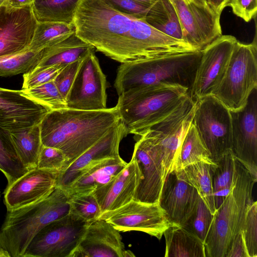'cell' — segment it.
<instances>
[{"label":"cell","mask_w":257,"mask_h":257,"mask_svg":"<svg viewBox=\"0 0 257 257\" xmlns=\"http://www.w3.org/2000/svg\"><path fill=\"white\" fill-rule=\"evenodd\" d=\"M88 224L70 213L49 223L34 236L23 257H70Z\"/></svg>","instance_id":"9c48e42d"},{"label":"cell","mask_w":257,"mask_h":257,"mask_svg":"<svg viewBox=\"0 0 257 257\" xmlns=\"http://www.w3.org/2000/svg\"><path fill=\"white\" fill-rule=\"evenodd\" d=\"M178 84L163 83L127 91L115 105L127 134L142 136L174 111L189 95Z\"/></svg>","instance_id":"277c9868"},{"label":"cell","mask_w":257,"mask_h":257,"mask_svg":"<svg viewBox=\"0 0 257 257\" xmlns=\"http://www.w3.org/2000/svg\"><path fill=\"white\" fill-rule=\"evenodd\" d=\"M141 179L139 164L132 157L111 181L94 190L101 214L117 209L133 200Z\"/></svg>","instance_id":"7402d4cb"},{"label":"cell","mask_w":257,"mask_h":257,"mask_svg":"<svg viewBox=\"0 0 257 257\" xmlns=\"http://www.w3.org/2000/svg\"><path fill=\"white\" fill-rule=\"evenodd\" d=\"M201 51L163 54L121 63L114 86L119 95L132 89L163 83L178 84L190 91Z\"/></svg>","instance_id":"3957f363"},{"label":"cell","mask_w":257,"mask_h":257,"mask_svg":"<svg viewBox=\"0 0 257 257\" xmlns=\"http://www.w3.org/2000/svg\"><path fill=\"white\" fill-rule=\"evenodd\" d=\"M163 235L165 257H206L204 243L183 227L171 224Z\"/></svg>","instance_id":"d4e9b609"},{"label":"cell","mask_w":257,"mask_h":257,"mask_svg":"<svg viewBox=\"0 0 257 257\" xmlns=\"http://www.w3.org/2000/svg\"><path fill=\"white\" fill-rule=\"evenodd\" d=\"M257 88V45L237 41L220 84L212 95L230 111L243 108L253 89Z\"/></svg>","instance_id":"52a82bcc"},{"label":"cell","mask_w":257,"mask_h":257,"mask_svg":"<svg viewBox=\"0 0 257 257\" xmlns=\"http://www.w3.org/2000/svg\"><path fill=\"white\" fill-rule=\"evenodd\" d=\"M102 219L120 231H139L160 239L172 224L158 203L135 200L115 210L101 214Z\"/></svg>","instance_id":"4fadbf2b"},{"label":"cell","mask_w":257,"mask_h":257,"mask_svg":"<svg viewBox=\"0 0 257 257\" xmlns=\"http://www.w3.org/2000/svg\"><path fill=\"white\" fill-rule=\"evenodd\" d=\"M177 13L181 27L183 40L194 49L204 47L192 13L185 0H169Z\"/></svg>","instance_id":"d590c367"},{"label":"cell","mask_w":257,"mask_h":257,"mask_svg":"<svg viewBox=\"0 0 257 257\" xmlns=\"http://www.w3.org/2000/svg\"><path fill=\"white\" fill-rule=\"evenodd\" d=\"M126 164L120 156L103 160L82 173L66 191L68 193L94 191L111 181Z\"/></svg>","instance_id":"cb8c5ba5"},{"label":"cell","mask_w":257,"mask_h":257,"mask_svg":"<svg viewBox=\"0 0 257 257\" xmlns=\"http://www.w3.org/2000/svg\"><path fill=\"white\" fill-rule=\"evenodd\" d=\"M1 193V192H0ZM0 198H1V194H0Z\"/></svg>","instance_id":"db71d44e"},{"label":"cell","mask_w":257,"mask_h":257,"mask_svg":"<svg viewBox=\"0 0 257 257\" xmlns=\"http://www.w3.org/2000/svg\"><path fill=\"white\" fill-rule=\"evenodd\" d=\"M213 217V214L199 196L194 209L180 226L197 236L204 243Z\"/></svg>","instance_id":"74e56055"},{"label":"cell","mask_w":257,"mask_h":257,"mask_svg":"<svg viewBox=\"0 0 257 257\" xmlns=\"http://www.w3.org/2000/svg\"><path fill=\"white\" fill-rule=\"evenodd\" d=\"M9 0H0V6L3 5L7 4Z\"/></svg>","instance_id":"f907efd6"},{"label":"cell","mask_w":257,"mask_h":257,"mask_svg":"<svg viewBox=\"0 0 257 257\" xmlns=\"http://www.w3.org/2000/svg\"><path fill=\"white\" fill-rule=\"evenodd\" d=\"M75 32L73 24L38 22L29 49L41 50L66 38Z\"/></svg>","instance_id":"d6a6232c"},{"label":"cell","mask_w":257,"mask_h":257,"mask_svg":"<svg viewBox=\"0 0 257 257\" xmlns=\"http://www.w3.org/2000/svg\"><path fill=\"white\" fill-rule=\"evenodd\" d=\"M127 135L120 120L66 169L59 172L56 187L66 190L79 176L90 167L105 159L120 156L119 144Z\"/></svg>","instance_id":"ac0fdd59"},{"label":"cell","mask_w":257,"mask_h":257,"mask_svg":"<svg viewBox=\"0 0 257 257\" xmlns=\"http://www.w3.org/2000/svg\"><path fill=\"white\" fill-rule=\"evenodd\" d=\"M58 172L36 168L6 187L4 202L11 210L40 201L56 187Z\"/></svg>","instance_id":"d6986e66"},{"label":"cell","mask_w":257,"mask_h":257,"mask_svg":"<svg viewBox=\"0 0 257 257\" xmlns=\"http://www.w3.org/2000/svg\"><path fill=\"white\" fill-rule=\"evenodd\" d=\"M68 194L70 214L88 223L99 218L101 211L94 191H83Z\"/></svg>","instance_id":"836d02e7"},{"label":"cell","mask_w":257,"mask_h":257,"mask_svg":"<svg viewBox=\"0 0 257 257\" xmlns=\"http://www.w3.org/2000/svg\"><path fill=\"white\" fill-rule=\"evenodd\" d=\"M95 51L93 46L81 40L75 32L60 42L44 48L41 59L34 69L53 65L66 66L83 59Z\"/></svg>","instance_id":"603a6c76"},{"label":"cell","mask_w":257,"mask_h":257,"mask_svg":"<svg viewBox=\"0 0 257 257\" xmlns=\"http://www.w3.org/2000/svg\"><path fill=\"white\" fill-rule=\"evenodd\" d=\"M38 22L32 5L17 8L0 6V58L29 49Z\"/></svg>","instance_id":"9a60e30c"},{"label":"cell","mask_w":257,"mask_h":257,"mask_svg":"<svg viewBox=\"0 0 257 257\" xmlns=\"http://www.w3.org/2000/svg\"><path fill=\"white\" fill-rule=\"evenodd\" d=\"M82 60L75 61L64 67L54 80L57 88L65 101Z\"/></svg>","instance_id":"b9f144b4"},{"label":"cell","mask_w":257,"mask_h":257,"mask_svg":"<svg viewBox=\"0 0 257 257\" xmlns=\"http://www.w3.org/2000/svg\"><path fill=\"white\" fill-rule=\"evenodd\" d=\"M191 123L214 163L231 150L230 111L213 95L196 101Z\"/></svg>","instance_id":"ba28073f"},{"label":"cell","mask_w":257,"mask_h":257,"mask_svg":"<svg viewBox=\"0 0 257 257\" xmlns=\"http://www.w3.org/2000/svg\"><path fill=\"white\" fill-rule=\"evenodd\" d=\"M199 1L203 3H204V4H207V0H198Z\"/></svg>","instance_id":"816d5d0a"},{"label":"cell","mask_w":257,"mask_h":257,"mask_svg":"<svg viewBox=\"0 0 257 257\" xmlns=\"http://www.w3.org/2000/svg\"><path fill=\"white\" fill-rule=\"evenodd\" d=\"M69 194L56 187L45 199L38 202L7 210L0 228V246L11 257H23L34 236L49 223L70 212Z\"/></svg>","instance_id":"5b68a950"},{"label":"cell","mask_w":257,"mask_h":257,"mask_svg":"<svg viewBox=\"0 0 257 257\" xmlns=\"http://www.w3.org/2000/svg\"><path fill=\"white\" fill-rule=\"evenodd\" d=\"M241 232L248 257L257 256V202L248 206L244 219Z\"/></svg>","instance_id":"f35d334b"},{"label":"cell","mask_w":257,"mask_h":257,"mask_svg":"<svg viewBox=\"0 0 257 257\" xmlns=\"http://www.w3.org/2000/svg\"><path fill=\"white\" fill-rule=\"evenodd\" d=\"M230 111L231 151L257 181V88L250 93L243 108Z\"/></svg>","instance_id":"5bb4252c"},{"label":"cell","mask_w":257,"mask_h":257,"mask_svg":"<svg viewBox=\"0 0 257 257\" xmlns=\"http://www.w3.org/2000/svg\"><path fill=\"white\" fill-rule=\"evenodd\" d=\"M141 3L145 4L149 6H152L158 0H136Z\"/></svg>","instance_id":"681fc988"},{"label":"cell","mask_w":257,"mask_h":257,"mask_svg":"<svg viewBox=\"0 0 257 257\" xmlns=\"http://www.w3.org/2000/svg\"><path fill=\"white\" fill-rule=\"evenodd\" d=\"M42 50L27 49L22 52L0 58V76L25 74L32 70L39 63Z\"/></svg>","instance_id":"e575fe53"},{"label":"cell","mask_w":257,"mask_h":257,"mask_svg":"<svg viewBox=\"0 0 257 257\" xmlns=\"http://www.w3.org/2000/svg\"><path fill=\"white\" fill-rule=\"evenodd\" d=\"M200 162L215 165L191 122L180 146L173 171H179L185 167Z\"/></svg>","instance_id":"f1b7e54d"},{"label":"cell","mask_w":257,"mask_h":257,"mask_svg":"<svg viewBox=\"0 0 257 257\" xmlns=\"http://www.w3.org/2000/svg\"><path fill=\"white\" fill-rule=\"evenodd\" d=\"M0 171L7 179V187L29 171L20 159L9 133L1 128Z\"/></svg>","instance_id":"1f68e13d"},{"label":"cell","mask_w":257,"mask_h":257,"mask_svg":"<svg viewBox=\"0 0 257 257\" xmlns=\"http://www.w3.org/2000/svg\"><path fill=\"white\" fill-rule=\"evenodd\" d=\"M68 164V160L62 151L42 145L37 168L60 172L66 169Z\"/></svg>","instance_id":"ab89813d"},{"label":"cell","mask_w":257,"mask_h":257,"mask_svg":"<svg viewBox=\"0 0 257 257\" xmlns=\"http://www.w3.org/2000/svg\"><path fill=\"white\" fill-rule=\"evenodd\" d=\"M81 0H35L32 5L38 22H56L72 24Z\"/></svg>","instance_id":"f546056e"},{"label":"cell","mask_w":257,"mask_h":257,"mask_svg":"<svg viewBox=\"0 0 257 257\" xmlns=\"http://www.w3.org/2000/svg\"><path fill=\"white\" fill-rule=\"evenodd\" d=\"M0 257H11L9 253L0 246Z\"/></svg>","instance_id":"c3c4849f"},{"label":"cell","mask_w":257,"mask_h":257,"mask_svg":"<svg viewBox=\"0 0 257 257\" xmlns=\"http://www.w3.org/2000/svg\"><path fill=\"white\" fill-rule=\"evenodd\" d=\"M188 1H194V0H188Z\"/></svg>","instance_id":"f5cc1de1"},{"label":"cell","mask_w":257,"mask_h":257,"mask_svg":"<svg viewBox=\"0 0 257 257\" xmlns=\"http://www.w3.org/2000/svg\"><path fill=\"white\" fill-rule=\"evenodd\" d=\"M144 20L159 31L183 40L182 29L177 13L169 0L156 1L150 7Z\"/></svg>","instance_id":"4316f807"},{"label":"cell","mask_w":257,"mask_h":257,"mask_svg":"<svg viewBox=\"0 0 257 257\" xmlns=\"http://www.w3.org/2000/svg\"><path fill=\"white\" fill-rule=\"evenodd\" d=\"M119 231L102 219L88 224L79 243L70 257H131Z\"/></svg>","instance_id":"ffe728a7"},{"label":"cell","mask_w":257,"mask_h":257,"mask_svg":"<svg viewBox=\"0 0 257 257\" xmlns=\"http://www.w3.org/2000/svg\"><path fill=\"white\" fill-rule=\"evenodd\" d=\"M225 257H248L241 231L233 237Z\"/></svg>","instance_id":"f6af8a7d"},{"label":"cell","mask_w":257,"mask_h":257,"mask_svg":"<svg viewBox=\"0 0 257 257\" xmlns=\"http://www.w3.org/2000/svg\"><path fill=\"white\" fill-rule=\"evenodd\" d=\"M23 93L50 110L66 108V103L54 80L28 89H22Z\"/></svg>","instance_id":"8d00e7d4"},{"label":"cell","mask_w":257,"mask_h":257,"mask_svg":"<svg viewBox=\"0 0 257 257\" xmlns=\"http://www.w3.org/2000/svg\"><path fill=\"white\" fill-rule=\"evenodd\" d=\"M229 6L236 16L246 22L256 16L257 0H230Z\"/></svg>","instance_id":"ee69618b"},{"label":"cell","mask_w":257,"mask_h":257,"mask_svg":"<svg viewBox=\"0 0 257 257\" xmlns=\"http://www.w3.org/2000/svg\"><path fill=\"white\" fill-rule=\"evenodd\" d=\"M94 52L82 60L66 98L67 108L87 110L107 108L106 77Z\"/></svg>","instance_id":"7c38bea8"},{"label":"cell","mask_w":257,"mask_h":257,"mask_svg":"<svg viewBox=\"0 0 257 257\" xmlns=\"http://www.w3.org/2000/svg\"><path fill=\"white\" fill-rule=\"evenodd\" d=\"M234 161L235 157L230 150L212 166V183L216 209L222 204L231 189Z\"/></svg>","instance_id":"4dcf8cb0"},{"label":"cell","mask_w":257,"mask_h":257,"mask_svg":"<svg viewBox=\"0 0 257 257\" xmlns=\"http://www.w3.org/2000/svg\"><path fill=\"white\" fill-rule=\"evenodd\" d=\"M199 195L175 171L165 178L158 204L172 224L181 225L195 206Z\"/></svg>","instance_id":"44dd1931"},{"label":"cell","mask_w":257,"mask_h":257,"mask_svg":"<svg viewBox=\"0 0 257 257\" xmlns=\"http://www.w3.org/2000/svg\"><path fill=\"white\" fill-rule=\"evenodd\" d=\"M65 66L53 65L50 67L33 69L23 74L22 89H28L53 81Z\"/></svg>","instance_id":"60d3db41"},{"label":"cell","mask_w":257,"mask_h":257,"mask_svg":"<svg viewBox=\"0 0 257 257\" xmlns=\"http://www.w3.org/2000/svg\"><path fill=\"white\" fill-rule=\"evenodd\" d=\"M142 174L134 200L158 203L164 183V170L161 155L157 145L150 137L143 135L135 145L133 153Z\"/></svg>","instance_id":"2e32d148"},{"label":"cell","mask_w":257,"mask_h":257,"mask_svg":"<svg viewBox=\"0 0 257 257\" xmlns=\"http://www.w3.org/2000/svg\"><path fill=\"white\" fill-rule=\"evenodd\" d=\"M118 11L139 19H144L151 6L136 0H106Z\"/></svg>","instance_id":"7bdbcfd3"},{"label":"cell","mask_w":257,"mask_h":257,"mask_svg":"<svg viewBox=\"0 0 257 257\" xmlns=\"http://www.w3.org/2000/svg\"><path fill=\"white\" fill-rule=\"evenodd\" d=\"M237 39L221 35L201 50L189 94L194 101L212 95L222 80Z\"/></svg>","instance_id":"8fae6325"},{"label":"cell","mask_w":257,"mask_h":257,"mask_svg":"<svg viewBox=\"0 0 257 257\" xmlns=\"http://www.w3.org/2000/svg\"><path fill=\"white\" fill-rule=\"evenodd\" d=\"M195 106L196 101L189 95L174 111L143 134L151 138L159 149L164 180L173 171L180 146L191 122Z\"/></svg>","instance_id":"30bf717a"},{"label":"cell","mask_w":257,"mask_h":257,"mask_svg":"<svg viewBox=\"0 0 257 257\" xmlns=\"http://www.w3.org/2000/svg\"><path fill=\"white\" fill-rule=\"evenodd\" d=\"M256 181L235 158L231 189L213 214L204 241L206 257H225L233 237L241 231Z\"/></svg>","instance_id":"8992f818"},{"label":"cell","mask_w":257,"mask_h":257,"mask_svg":"<svg viewBox=\"0 0 257 257\" xmlns=\"http://www.w3.org/2000/svg\"><path fill=\"white\" fill-rule=\"evenodd\" d=\"M230 0H207L209 7L217 15L221 16L223 10L229 6Z\"/></svg>","instance_id":"bcb514c9"},{"label":"cell","mask_w":257,"mask_h":257,"mask_svg":"<svg viewBox=\"0 0 257 257\" xmlns=\"http://www.w3.org/2000/svg\"><path fill=\"white\" fill-rule=\"evenodd\" d=\"M119 121L116 106L95 110H50L40 123L42 143L62 151L68 167Z\"/></svg>","instance_id":"7a4b0ae2"},{"label":"cell","mask_w":257,"mask_h":257,"mask_svg":"<svg viewBox=\"0 0 257 257\" xmlns=\"http://www.w3.org/2000/svg\"><path fill=\"white\" fill-rule=\"evenodd\" d=\"M35 0H9L7 4L11 7L19 8L32 5Z\"/></svg>","instance_id":"7dc6e473"},{"label":"cell","mask_w":257,"mask_h":257,"mask_svg":"<svg viewBox=\"0 0 257 257\" xmlns=\"http://www.w3.org/2000/svg\"><path fill=\"white\" fill-rule=\"evenodd\" d=\"M50 110L25 95L21 90L0 88V128L8 133L40 123Z\"/></svg>","instance_id":"e0dca14e"},{"label":"cell","mask_w":257,"mask_h":257,"mask_svg":"<svg viewBox=\"0 0 257 257\" xmlns=\"http://www.w3.org/2000/svg\"><path fill=\"white\" fill-rule=\"evenodd\" d=\"M212 166L205 162H200L176 172L181 177L195 188L210 211L214 214L216 209L212 183Z\"/></svg>","instance_id":"83f0119b"},{"label":"cell","mask_w":257,"mask_h":257,"mask_svg":"<svg viewBox=\"0 0 257 257\" xmlns=\"http://www.w3.org/2000/svg\"><path fill=\"white\" fill-rule=\"evenodd\" d=\"M140 21L118 11L106 0H81L73 24L81 40L122 63L139 59Z\"/></svg>","instance_id":"6da1fadb"},{"label":"cell","mask_w":257,"mask_h":257,"mask_svg":"<svg viewBox=\"0 0 257 257\" xmlns=\"http://www.w3.org/2000/svg\"><path fill=\"white\" fill-rule=\"evenodd\" d=\"M8 133L23 164L29 170L37 168L42 146L40 124Z\"/></svg>","instance_id":"484cf974"}]
</instances>
